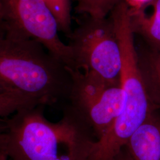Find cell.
I'll list each match as a JSON object with an SVG mask.
<instances>
[{"label": "cell", "instance_id": "cell-1", "mask_svg": "<svg viewBox=\"0 0 160 160\" xmlns=\"http://www.w3.org/2000/svg\"><path fill=\"white\" fill-rule=\"evenodd\" d=\"M44 106L20 109L4 118L0 145L8 160H89L97 141L93 132L66 107L57 122Z\"/></svg>", "mask_w": 160, "mask_h": 160}, {"label": "cell", "instance_id": "cell-2", "mask_svg": "<svg viewBox=\"0 0 160 160\" xmlns=\"http://www.w3.org/2000/svg\"><path fill=\"white\" fill-rule=\"evenodd\" d=\"M72 83L69 67L40 43L4 36L0 39V88L46 106L67 103Z\"/></svg>", "mask_w": 160, "mask_h": 160}, {"label": "cell", "instance_id": "cell-3", "mask_svg": "<svg viewBox=\"0 0 160 160\" xmlns=\"http://www.w3.org/2000/svg\"><path fill=\"white\" fill-rule=\"evenodd\" d=\"M80 16L77 27L67 36L72 69L99 82L121 84L120 43L112 18Z\"/></svg>", "mask_w": 160, "mask_h": 160}, {"label": "cell", "instance_id": "cell-4", "mask_svg": "<svg viewBox=\"0 0 160 160\" xmlns=\"http://www.w3.org/2000/svg\"><path fill=\"white\" fill-rule=\"evenodd\" d=\"M5 36L31 39L72 68L71 48L61 39L57 20L43 0H0Z\"/></svg>", "mask_w": 160, "mask_h": 160}, {"label": "cell", "instance_id": "cell-5", "mask_svg": "<svg viewBox=\"0 0 160 160\" xmlns=\"http://www.w3.org/2000/svg\"><path fill=\"white\" fill-rule=\"evenodd\" d=\"M72 83L66 107L89 126L97 141L109 131L122 112L125 93L121 84L92 80L69 67Z\"/></svg>", "mask_w": 160, "mask_h": 160}, {"label": "cell", "instance_id": "cell-6", "mask_svg": "<svg viewBox=\"0 0 160 160\" xmlns=\"http://www.w3.org/2000/svg\"><path fill=\"white\" fill-rule=\"evenodd\" d=\"M124 146L132 160H160V112L152 110Z\"/></svg>", "mask_w": 160, "mask_h": 160}, {"label": "cell", "instance_id": "cell-7", "mask_svg": "<svg viewBox=\"0 0 160 160\" xmlns=\"http://www.w3.org/2000/svg\"><path fill=\"white\" fill-rule=\"evenodd\" d=\"M129 22L135 36L160 52V0H145L137 6L130 5Z\"/></svg>", "mask_w": 160, "mask_h": 160}, {"label": "cell", "instance_id": "cell-8", "mask_svg": "<svg viewBox=\"0 0 160 160\" xmlns=\"http://www.w3.org/2000/svg\"><path fill=\"white\" fill-rule=\"evenodd\" d=\"M138 63L149 102L154 110L160 112V52L135 39Z\"/></svg>", "mask_w": 160, "mask_h": 160}, {"label": "cell", "instance_id": "cell-9", "mask_svg": "<svg viewBox=\"0 0 160 160\" xmlns=\"http://www.w3.org/2000/svg\"><path fill=\"white\" fill-rule=\"evenodd\" d=\"M40 105L32 97L0 88V119L7 118L23 108Z\"/></svg>", "mask_w": 160, "mask_h": 160}, {"label": "cell", "instance_id": "cell-10", "mask_svg": "<svg viewBox=\"0 0 160 160\" xmlns=\"http://www.w3.org/2000/svg\"><path fill=\"white\" fill-rule=\"evenodd\" d=\"M76 2L75 12L92 17H108L120 0H72Z\"/></svg>", "mask_w": 160, "mask_h": 160}, {"label": "cell", "instance_id": "cell-11", "mask_svg": "<svg viewBox=\"0 0 160 160\" xmlns=\"http://www.w3.org/2000/svg\"><path fill=\"white\" fill-rule=\"evenodd\" d=\"M55 15L60 32L67 36L72 32V0H43Z\"/></svg>", "mask_w": 160, "mask_h": 160}, {"label": "cell", "instance_id": "cell-12", "mask_svg": "<svg viewBox=\"0 0 160 160\" xmlns=\"http://www.w3.org/2000/svg\"><path fill=\"white\" fill-rule=\"evenodd\" d=\"M109 160H132V159L127 151L125 147L123 146Z\"/></svg>", "mask_w": 160, "mask_h": 160}, {"label": "cell", "instance_id": "cell-13", "mask_svg": "<svg viewBox=\"0 0 160 160\" xmlns=\"http://www.w3.org/2000/svg\"><path fill=\"white\" fill-rule=\"evenodd\" d=\"M5 34H6V31H5L4 19H3L2 7H1V4L0 1V39L3 38L5 36Z\"/></svg>", "mask_w": 160, "mask_h": 160}, {"label": "cell", "instance_id": "cell-14", "mask_svg": "<svg viewBox=\"0 0 160 160\" xmlns=\"http://www.w3.org/2000/svg\"><path fill=\"white\" fill-rule=\"evenodd\" d=\"M0 160H8V158L0 145Z\"/></svg>", "mask_w": 160, "mask_h": 160}, {"label": "cell", "instance_id": "cell-15", "mask_svg": "<svg viewBox=\"0 0 160 160\" xmlns=\"http://www.w3.org/2000/svg\"><path fill=\"white\" fill-rule=\"evenodd\" d=\"M5 128L4 119H0V133H2Z\"/></svg>", "mask_w": 160, "mask_h": 160}]
</instances>
